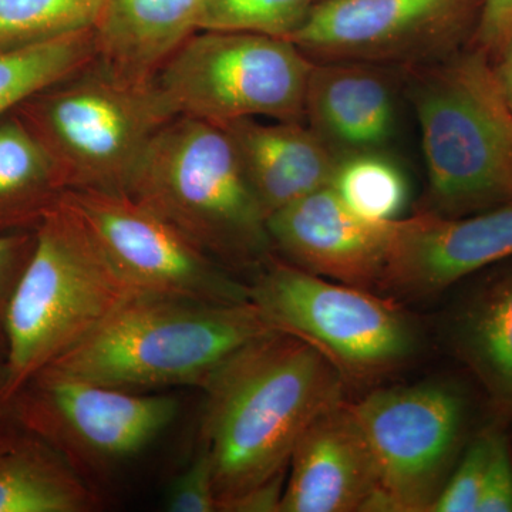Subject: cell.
I'll list each match as a JSON object with an SVG mask.
<instances>
[{"label": "cell", "mask_w": 512, "mask_h": 512, "mask_svg": "<svg viewBox=\"0 0 512 512\" xmlns=\"http://www.w3.org/2000/svg\"><path fill=\"white\" fill-rule=\"evenodd\" d=\"M346 383L318 349L275 330L232 353L201 384V444L218 505L288 470L312 421L345 400Z\"/></svg>", "instance_id": "obj_1"}, {"label": "cell", "mask_w": 512, "mask_h": 512, "mask_svg": "<svg viewBox=\"0 0 512 512\" xmlns=\"http://www.w3.org/2000/svg\"><path fill=\"white\" fill-rule=\"evenodd\" d=\"M406 73L429 178L421 211L460 218L512 204V109L494 60L467 45Z\"/></svg>", "instance_id": "obj_2"}, {"label": "cell", "mask_w": 512, "mask_h": 512, "mask_svg": "<svg viewBox=\"0 0 512 512\" xmlns=\"http://www.w3.org/2000/svg\"><path fill=\"white\" fill-rule=\"evenodd\" d=\"M275 330L251 299L208 303L136 293L45 369L134 392L201 387L232 353Z\"/></svg>", "instance_id": "obj_3"}, {"label": "cell", "mask_w": 512, "mask_h": 512, "mask_svg": "<svg viewBox=\"0 0 512 512\" xmlns=\"http://www.w3.org/2000/svg\"><path fill=\"white\" fill-rule=\"evenodd\" d=\"M128 195L228 271H259L274 256L268 217L227 131L177 116L154 136Z\"/></svg>", "instance_id": "obj_4"}, {"label": "cell", "mask_w": 512, "mask_h": 512, "mask_svg": "<svg viewBox=\"0 0 512 512\" xmlns=\"http://www.w3.org/2000/svg\"><path fill=\"white\" fill-rule=\"evenodd\" d=\"M66 190L128 194L151 140L177 117L157 80L137 82L99 57L16 107Z\"/></svg>", "instance_id": "obj_5"}, {"label": "cell", "mask_w": 512, "mask_h": 512, "mask_svg": "<svg viewBox=\"0 0 512 512\" xmlns=\"http://www.w3.org/2000/svg\"><path fill=\"white\" fill-rule=\"evenodd\" d=\"M57 202L39 227L8 316V393L82 342L136 295Z\"/></svg>", "instance_id": "obj_6"}, {"label": "cell", "mask_w": 512, "mask_h": 512, "mask_svg": "<svg viewBox=\"0 0 512 512\" xmlns=\"http://www.w3.org/2000/svg\"><path fill=\"white\" fill-rule=\"evenodd\" d=\"M249 299L282 332L318 349L346 384L372 386L419 355V326L392 299L322 278L272 256Z\"/></svg>", "instance_id": "obj_7"}, {"label": "cell", "mask_w": 512, "mask_h": 512, "mask_svg": "<svg viewBox=\"0 0 512 512\" xmlns=\"http://www.w3.org/2000/svg\"><path fill=\"white\" fill-rule=\"evenodd\" d=\"M313 62L291 40L198 30L156 80L177 116L214 124L241 119L305 121Z\"/></svg>", "instance_id": "obj_8"}, {"label": "cell", "mask_w": 512, "mask_h": 512, "mask_svg": "<svg viewBox=\"0 0 512 512\" xmlns=\"http://www.w3.org/2000/svg\"><path fill=\"white\" fill-rule=\"evenodd\" d=\"M350 407L379 477L375 511L430 512L476 431L466 386L441 379L380 387Z\"/></svg>", "instance_id": "obj_9"}, {"label": "cell", "mask_w": 512, "mask_h": 512, "mask_svg": "<svg viewBox=\"0 0 512 512\" xmlns=\"http://www.w3.org/2000/svg\"><path fill=\"white\" fill-rule=\"evenodd\" d=\"M12 400L23 429L56 448L89 481L147 450L180 410L170 394L82 382L46 369Z\"/></svg>", "instance_id": "obj_10"}, {"label": "cell", "mask_w": 512, "mask_h": 512, "mask_svg": "<svg viewBox=\"0 0 512 512\" xmlns=\"http://www.w3.org/2000/svg\"><path fill=\"white\" fill-rule=\"evenodd\" d=\"M483 0H316L291 42L315 63L402 72L470 45Z\"/></svg>", "instance_id": "obj_11"}, {"label": "cell", "mask_w": 512, "mask_h": 512, "mask_svg": "<svg viewBox=\"0 0 512 512\" xmlns=\"http://www.w3.org/2000/svg\"><path fill=\"white\" fill-rule=\"evenodd\" d=\"M60 204L134 292L208 303L249 301V284L131 195L66 190Z\"/></svg>", "instance_id": "obj_12"}, {"label": "cell", "mask_w": 512, "mask_h": 512, "mask_svg": "<svg viewBox=\"0 0 512 512\" xmlns=\"http://www.w3.org/2000/svg\"><path fill=\"white\" fill-rule=\"evenodd\" d=\"M512 258V204L460 218L419 211L397 220L382 291L404 298L439 295Z\"/></svg>", "instance_id": "obj_13"}, {"label": "cell", "mask_w": 512, "mask_h": 512, "mask_svg": "<svg viewBox=\"0 0 512 512\" xmlns=\"http://www.w3.org/2000/svg\"><path fill=\"white\" fill-rule=\"evenodd\" d=\"M397 220H366L326 187L274 212L268 232L274 251L289 264L376 291L389 262Z\"/></svg>", "instance_id": "obj_14"}, {"label": "cell", "mask_w": 512, "mask_h": 512, "mask_svg": "<svg viewBox=\"0 0 512 512\" xmlns=\"http://www.w3.org/2000/svg\"><path fill=\"white\" fill-rule=\"evenodd\" d=\"M379 477L350 403L333 404L302 434L286 473L281 512L375 511Z\"/></svg>", "instance_id": "obj_15"}, {"label": "cell", "mask_w": 512, "mask_h": 512, "mask_svg": "<svg viewBox=\"0 0 512 512\" xmlns=\"http://www.w3.org/2000/svg\"><path fill=\"white\" fill-rule=\"evenodd\" d=\"M476 275L448 316V348L480 386L490 419L512 429V258Z\"/></svg>", "instance_id": "obj_16"}, {"label": "cell", "mask_w": 512, "mask_h": 512, "mask_svg": "<svg viewBox=\"0 0 512 512\" xmlns=\"http://www.w3.org/2000/svg\"><path fill=\"white\" fill-rule=\"evenodd\" d=\"M227 131L266 217L332 185L340 160L305 121L241 119Z\"/></svg>", "instance_id": "obj_17"}, {"label": "cell", "mask_w": 512, "mask_h": 512, "mask_svg": "<svg viewBox=\"0 0 512 512\" xmlns=\"http://www.w3.org/2000/svg\"><path fill=\"white\" fill-rule=\"evenodd\" d=\"M389 69L363 63H315L305 123L340 157L379 151L394 130Z\"/></svg>", "instance_id": "obj_18"}, {"label": "cell", "mask_w": 512, "mask_h": 512, "mask_svg": "<svg viewBox=\"0 0 512 512\" xmlns=\"http://www.w3.org/2000/svg\"><path fill=\"white\" fill-rule=\"evenodd\" d=\"M202 2L104 0L94 28L97 57L127 79H156L175 50L198 32Z\"/></svg>", "instance_id": "obj_19"}, {"label": "cell", "mask_w": 512, "mask_h": 512, "mask_svg": "<svg viewBox=\"0 0 512 512\" xmlns=\"http://www.w3.org/2000/svg\"><path fill=\"white\" fill-rule=\"evenodd\" d=\"M100 494L45 440L25 431L0 451V512H94Z\"/></svg>", "instance_id": "obj_20"}, {"label": "cell", "mask_w": 512, "mask_h": 512, "mask_svg": "<svg viewBox=\"0 0 512 512\" xmlns=\"http://www.w3.org/2000/svg\"><path fill=\"white\" fill-rule=\"evenodd\" d=\"M64 191L55 163L18 114L0 117V234L36 231Z\"/></svg>", "instance_id": "obj_21"}, {"label": "cell", "mask_w": 512, "mask_h": 512, "mask_svg": "<svg viewBox=\"0 0 512 512\" xmlns=\"http://www.w3.org/2000/svg\"><path fill=\"white\" fill-rule=\"evenodd\" d=\"M96 59L94 29L0 49V117Z\"/></svg>", "instance_id": "obj_22"}, {"label": "cell", "mask_w": 512, "mask_h": 512, "mask_svg": "<svg viewBox=\"0 0 512 512\" xmlns=\"http://www.w3.org/2000/svg\"><path fill=\"white\" fill-rule=\"evenodd\" d=\"M330 187L346 207L370 221L397 220L409 194L400 168L377 151L340 157Z\"/></svg>", "instance_id": "obj_23"}, {"label": "cell", "mask_w": 512, "mask_h": 512, "mask_svg": "<svg viewBox=\"0 0 512 512\" xmlns=\"http://www.w3.org/2000/svg\"><path fill=\"white\" fill-rule=\"evenodd\" d=\"M104 0H0V49L94 29Z\"/></svg>", "instance_id": "obj_24"}, {"label": "cell", "mask_w": 512, "mask_h": 512, "mask_svg": "<svg viewBox=\"0 0 512 512\" xmlns=\"http://www.w3.org/2000/svg\"><path fill=\"white\" fill-rule=\"evenodd\" d=\"M316 0H204L198 30H224L291 39Z\"/></svg>", "instance_id": "obj_25"}, {"label": "cell", "mask_w": 512, "mask_h": 512, "mask_svg": "<svg viewBox=\"0 0 512 512\" xmlns=\"http://www.w3.org/2000/svg\"><path fill=\"white\" fill-rule=\"evenodd\" d=\"M497 421L481 424L447 478L430 512H478L493 448Z\"/></svg>", "instance_id": "obj_26"}, {"label": "cell", "mask_w": 512, "mask_h": 512, "mask_svg": "<svg viewBox=\"0 0 512 512\" xmlns=\"http://www.w3.org/2000/svg\"><path fill=\"white\" fill-rule=\"evenodd\" d=\"M164 504L170 512H218L214 463L204 444L190 466L171 481Z\"/></svg>", "instance_id": "obj_27"}, {"label": "cell", "mask_w": 512, "mask_h": 512, "mask_svg": "<svg viewBox=\"0 0 512 512\" xmlns=\"http://www.w3.org/2000/svg\"><path fill=\"white\" fill-rule=\"evenodd\" d=\"M36 231L0 234V363L8 356V316L10 303L15 295L30 255L35 248Z\"/></svg>", "instance_id": "obj_28"}, {"label": "cell", "mask_w": 512, "mask_h": 512, "mask_svg": "<svg viewBox=\"0 0 512 512\" xmlns=\"http://www.w3.org/2000/svg\"><path fill=\"white\" fill-rule=\"evenodd\" d=\"M497 421V420H495ZM510 427L497 421L483 497L478 512H512V443Z\"/></svg>", "instance_id": "obj_29"}, {"label": "cell", "mask_w": 512, "mask_h": 512, "mask_svg": "<svg viewBox=\"0 0 512 512\" xmlns=\"http://www.w3.org/2000/svg\"><path fill=\"white\" fill-rule=\"evenodd\" d=\"M512 36V0H483L470 45L497 59Z\"/></svg>", "instance_id": "obj_30"}, {"label": "cell", "mask_w": 512, "mask_h": 512, "mask_svg": "<svg viewBox=\"0 0 512 512\" xmlns=\"http://www.w3.org/2000/svg\"><path fill=\"white\" fill-rule=\"evenodd\" d=\"M286 473L218 505V512H281Z\"/></svg>", "instance_id": "obj_31"}, {"label": "cell", "mask_w": 512, "mask_h": 512, "mask_svg": "<svg viewBox=\"0 0 512 512\" xmlns=\"http://www.w3.org/2000/svg\"><path fill=\"white\" fill-rule=\"evenodd\" d=\"M25 431L16 417L13 400L8 393L6 365L0 363V451L10 446Z\"/></svg>", "instance_id": "obj_32"}, {"label": "cell", "mask_w": 512, "mask_h": 512, "mask_svg": "<svg viewBox=\"0 0 512 512\" xmlns=\"http://www.w3.org/2000/svg\"><path fill=\"white\" fill-rule=\"evenodd\" d=\"M495 72H497L498 80L508 103L512 109V36L505 45L503 52L494 60Z\"/></svg>", "instance_id": "obj_33"}]
</instances>
